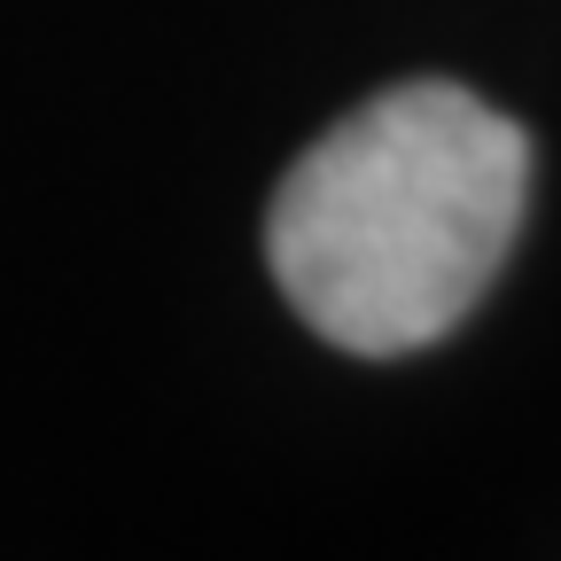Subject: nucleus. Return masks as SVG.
I'll return each mask as SVG.
<instances>
[{"instance_id": "f257e3e1", "label": "nucleus", "mask_w": 561, "mask_h": 561, "mask_svg": "<svg viewBox=\"0 0 561 561\" xmlns=\"http://www.w3.org/2000/svg\"><path fill=\"white\" fill-rule=\"evenodd\" d=\"M530 195V140L483 94L413 79L359 102L289 164L265 210L280 297L335 351L398 359L491 289Z\"/></svg>"}]
</instances>
